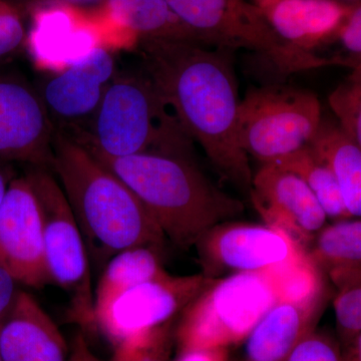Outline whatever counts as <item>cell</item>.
Wrapping results in <instances>:
<instances>
[{
    "label": "cell",
    "mask_w": 361,
    "mask_h": 361,
    "mask_svg": "<svg viewBox=\"0 0 361 361\" xmlns=\"http://www.w3.org/2000/svg\"><path fill=\"white\" fill-rule=\"evenodd\" d=\"M336 1L341 2V0H336ZM341 1H348V2H355V4H357V0H341Z\"/></svg>",
    "instance_id": "cell-35"
},
{
    "label": "cell",
    "mask_w": 361,
    "mask_h": 361,
    "mask_svg": "<svg viewBox=\"0 0 361 361\" xmlns=\"http://www.w3.org/2000/svg\"><path fill=\"white\" fill-rule=\"evenodd\" d=\"M118 71L113 52L97 45L40 82L37 89L54 132L68 135L87 133Z\"/></svg>",
    "instance_id": "cell-10"
},
{
    "label": "cell",
    "mask_w": 361,
    "mask_h": 361,
    "mask_svg": "<svg viewBox=\"0 0 361 361\" xmlns=\"http://www.w3.org/2000/svg\"><path fill=\"white\" fill-rule=\"evenodd\" d=\"M282 293L273 267L213 279L180 313L178 353L243 343Z\"/></svg>",
    "instance_id": "cell-5"
},
{
    "label": "cell",
    "mask_w": 361,
    "mask_h": 361,
    "mask_svg": "<svg viewBox=\"0 0 361 361\" xmlns=\"http://www.w3.org/2000/svg\"><path fill=\"white\" fill-rule=\"evenodd\" d=\"M271 164L298 176L314 195L327 219L336 222L353 218L344 204L336 177L310 145Z\"/></svg>",
    "instance_id": "cell-22"
},
{
    "label": "cell",
    "mask_w": 361,
    "mask_h": 361,
    "mask_svg": "<svg viewBox=\"0 0 361 361\" xmlns=\"http://www.w3.org/2000/svg\"><path fill=\"white\" fill-rule=\"evenodd\" d=\"M329 104L342 129L361 144L360 68L332 92Z\"/></svg>",
    "instance_id": "cell-25"
},
{
    "label": "cell",
    "mask_w": 361,
    "mask_h": 361,
    "mask_svg": "<svg viewBox=\"0 0 361 361\" xmlns=\"http://www.w3.org/2000/svg\"><path fill=\"white\" fill-rule=\"evenodd\" d=\"M212 280L202 273L177 276L164 271L116 297L94 316V329L115 345L135 332L167 324Z\"/></svg>",
    "instance_id": "cell-9"
},
{
    "label": "cell",
    "mask_w": 361,
    "mask_h": 361,
    "mask_svg": "<svg viewBox=\"0 0 361 361\" xmlns=\"http://www.w3.org/2000/svg\"><path fill=\"white\" fill-rule=\"evenodd\" d=\"M52 152L51 170L97 267L104 268L116 254L134 247L163 248L165 236L142 202L84 146L54 132Z\"/></svg>",
    "instance_id": "cell-2"
},
{
    "label": "cell",
    "mask_w": 361,
    "mask_h": 361,
    "mask_svg": "<svg viewBox=\"0 0 361 361\" xmlns=\"http://www.w3.org/2000/svg\"><path fill=\"white\" fill-rule=\"evenodd\" d=\"M172 323L125 337L114 345L111 361H170L174 341Z\"/></svg>",
    "instance_id": "cell-23"
},
{
    "label": "cell",
    "mask_w": 361,
    "mask_h": 361,
    "mask_svg": "<svg viewBox=\"0 0 361 361\" xmlns=\"http://www.w3.org/2000/svg\"><path fill=\"white\" fill-rule=\"evenodd\" d=\"M327 290L302 300L275 303L247 336L242 361H285L304 336L315 329Z\"/></svg>",
    "instance_id": "cell-17"
},
{
    "label": "cell",
    "mask_w": 361,
    "mask_h": 361,
    "mask_svg": "<svg viewBox=\"0 0 361 361\" xmlns=\"http://www.w3.org/2000/svg\"><path fill=\"white\" fill-rule=\"evenodd\" d=\"M68 361H103L92 350L87 339L78 334L71 341Z\"/></svg>",
    "instance_id": "cell-31"
},
{
    "label": "cell",
    "mask_w": 361,
    "mask_h": 361,
    "mask_svg": "<svg viewBox=\"0 0 361 361\" xmlns=\"http://www.w3.org/2000/svg\"><path fill=\"white\" fill-rule=\"evenodd\" d=\"M308 145L330 169L353 218L361 216V144L329 118L319 126Z\"/></svg>",
    "instance_id": "cell-19"
},
{
    "label": "cell",
    "mask_w": 361,
    "mask_h": 361,
    "mask_svg": "<svg viewBox=\"0 0 361 361\" xmlns=\"http://www.w3.org/2000/svg\"><path fill=\"white\" fill-rule=\"evenodd\" d=\"M16 284L11 275L0 267V324L11 310L18 294Z\"/></svg>",
    "instance_id": "cell-29"
},
{
    "label": "cell",
    "mask_w": 361,
    "mask_h": 361,
    "mask_svg": "<svg viewBox=\"0 0 361 361\" xmlns=\"http://www.w3.org/2000/svg\"><path fill=\"white\" fill-rule=\"evenodd\" d=\"M250 193L266 224L288 235L305 250L326 225V215L307 185L276 165H262L253 176Z\"/></svg>",
    "instance_id": "cell-14"
},
{
    "label": "cell",
    "mask_w": 361,
    "mask_h": 361,
    "mask_svg": "<svg viewBox=\"0 0 361 361\" xmlns=\"http://www.w3.org/2000/svg\"><path fill=\"white\" fill-rule=\"evenodd\" d=\"M334 306L343 349L361 338V276L337 286Z\"/></svg>",
    "instance_id": "cell-24"
},
{
    "label": "cell",
    "mask_w": 361,
    "mask_h": 361,
    "mask_svg": "<svg viewBox=\"0 0 361 361\" xmlns=\"http://www.w3.org/2000/svg\"><path fill=\"white\" fill-rule=\"evenodd\" d=\"M70 137L85 149L110 157H188L193 142L142 71H118L87 132Z\"/></svg>",
    "instance_id": "cell-4"
},
{
    "label": "cell",
    "mask_w": 361,
    "mask_h": 361,
    "mask_svg": "<svg viewBox=\"0 0 361 361\" xmlns=\"http://www.w3.org/2000/svg\"><path fill=\"white\" fill-rule=\"evenodd\" d=\"M27 40L23 11L13 0H0V66L20 54Z\"/></svg>",
    "instance_id": "cell-26"
},
{
    "label": "cell",
    "mask_w": 361,
    "mask_h": 361,
    "mask_svg": "<svg viewBox=\"0 0 361 361\" xmlns=\"http://www.w3.org/2000/svg\"><path fill=\"white\" fill-rule=\"evenodd\" d=\"M25 177L39 203L51 283L68 294L71 320L94 329V289L89 253L68 199L49 168L32 167Z\"/></svg>",
    "instance_id": "cell-7"
},
{
    "label": "cell",
    "mask_w": 361,
    "mask_h": 361,
    "mask_svg": "<svg viewBox=\"0 0 361 361\" xmlns=\"http://www.w3.org/2000/svg\"><path fill=\"white\" fill-rule=\"evenodd\" d=\"M0 267L16 283L35 289L51 283L39 203L25 175L11 179L0 207Z\"/></svg>",
    "instance_id": "cell-13"
},
{
    "label": "cell",
    "mask_w": 361,
    "mask_h": 361,
    "mask_svg": "<svg viewBox=\"0 0 361 361\" xmlns=\"http://www.w3.org/2000/svg\"><path fill=\"white\" fill-rule=\"evenodd\" d=\"M174 361H229V349L206 348L178 353Z\"/></svg>",
    "instance_id": "cell-30"
},
{
    "label": "cell",
    "mask_w": 361,
    "mask_h": 361,
    "mask_svg": "<svg viewBox=\"0 0 361 361\" xmlns=\"http://www.w3.org/2000/svg\"><path fill=\"white\" fill-rule=\"evenodd\" d=\"M285 361H342L341 346L314 329L296 344Z\"/></svg>",
    "instance_id": "cell-27"
},
{
    "label": "cell",
    "mask_w": 361,
    "mask_h": 361,
    "mask_svg": "<svg viewBox=\"0 0 361 361\" xmlns=\"http://www.w3.org/2000/svg\"><path fill=\"white\" fill-rule=\"evenodd\" d=\"M253 4L280 39L308 54L336 35L353 8L336 0H254Z\"/></svg>",
    "instance_id": "cell-16"
},
{
    "label": "cell",
    "mask_w": 361,
    "mask_h": 361,
    "mask_svg": "<svg viewBox=\"0 0 361 361\" xmlns=\"http://www.w3.org/2000/svg\"><path fill=\"white\" fill-rule=\"evenodd\" d=\"M103 16L137 42L157 39L208 45L173 13L165 0H104Z\"/></svg>",
    "instance_id": "cell-18"
},
{
    "label": "cell",
    "mask_w": 361,
    "mask_h": 361,
    "mask_svg": "<svg viewBox=\"0 0 361 361\" xmlns=\"http://www.w3.org/2000/svg\"><path fill=\"white\" fill-rule=\"evenodd\" d=\"M319 99L307 90L283 85L251 89L240 102V147L262 163H274L308 145L322 120Z\"/></svg>",
    "instance_id": "cell-8"
},
{
    "label": "cell",
    "mask_w": 361,
    "mask_h": 361,
    "mask_svg": "<svg viewBox=\"0 0 361 361\" xmlns=\"http://www.w3.org/2000/svg\"><path fill=\"white\" fill-rule=\"evenodd\" d=\"M173 13L210 47L246 49L280 73L320 68L329 59L300 51L280 39L257 6L247 0H165Z\"/></svg>",
    "instance_id": "cell-6"
},
{
    "label": "cell",
    "mask_w": 361,
    "mask_h": 361,
    "mask_svg": "<svg viewBox=\"0 0 361 361\" xmlns=\"http://www.w3.org/2000/svg\"><path fill=\"white\" fill-rule=\"evenodd\" d=\"M6 66H0V161L51 170L54 129L39 90Z\"/></svg>",
    "instance_id": "cell-11"
},
{
    "label": "cell",
    "mask_w": 361,
    "mask_h": 361,
    "mask_svg": "<svg viewBox=\"0 0 361 361\" xmlns=\"http://www.w3.org/2000/svg\"><path fill=\"white\" fill-rule=\"evenodd\" d=\"M341 350L342 361H361V338Z\"/></svg>",
    "instance_id": "cell-32"
},
{
    "label": "cell",
    "mask_w": 361,
    "mask_h": 361,
    "mask_svg": "<svg viewBox=\"0 0 361 361\" xmlns=\"http://www.w3.org/2000/svg\"><path fill=\"white\" fill-rule=\"evenodd\" d=\"M161 247L137 246L116 254L108 261L94 294V316L103 312L116 297L128 289L160 275Z\"/></svg>",
    "instance_id": "cell-21"
},
{
    "label": "cell",
    "mask_w": 361,
    "mask_h": 361,
    "mask_svg": "<svg viewBox=\"0 0 361 361\" xmlns=\"http://www.w3.org/2000/svg\"><path fill=\"white\" fill-rule=\"evenodd\" d=\"M319 271H324L339 286L361 276L360 218L325 225L306 249Z\"/></svg>",
    "instance_id": "cell-20"
},
{
    "label": "cell",
    "mask_w": 361,
    "mask_h": 361,
    "mask_svg": "<svg viewBox=\"0 0 361 361\" xmlns=\"http://www.w3.org/2000/svg\"><path fill=\"white\" fill-rule=\"evenodd\" d=\"M337 35L341 39L344 49L360 59L361 54V7L355 4L348 18L343 21Z\"/></svg>",
    "instance_id": "cell-28"
},
{
    "label": "cell",
    "mask_w": 361,
    "mask_h": 361,
    "mask_svg": "<svg viewBox=\"0 0 361 361\" xmlns=\"http://www.w3.org/2000/svg\"><path fill=\"white\" fill-rule=\"evenodd\" d=\"M11 179H13V177L9 174L8 171L0 163V207L2 205L4 196H6L7 187H8L9 182H11Z\"/></svg>",
    "instance_id": "cell-33"
},
{
    "label": "cell",
    "mask_w": 361,
    "mask_h": 361,
    "mask_svg": "<svg viewBox=\"0 0 361 361\" xmlns=\"http://www.w3.org/2000/svg\"><path fill=\"white\" fill-rule=\"evenodd\" d=\"M70 346L32 294L18 290L0 324V360L68 361Z\"/></svg>",
    "instance_id": "cell-15"
},
{
    "label": "cell",
    "mask_w": 361,
    "mask_h": 361,
    "mask_svg": "<svg viewBox=\"0 0 361 361\" xmlns=\"http://www.w3.org/2000/svg\"><path fill=\"white\" fill-rule=\"evenodd\" d=\"M142 71L183 129L226 179L250 191L248 155L237 135L239 97L233 49L157 39L137 42Z\"/></svg>",
    "instance_id": "cell-1"
},
{
    "label": "cell",
    "mask_w": 361,
    "mask_h": 361,
    "mask_svg": "<svg viewBox=\"0 0 361 361\" xmlns=\"http://www.w3.org/2000/svg\"><path fill=\"white\" fill-rule=\"evenodd\" d=\"M298 245L285 233L251 223L227 221L197 242L202 274L210 279L268 269L286 260Z\"/></svg>",
    "instance_id": "cell-12"
},
{
    "label": "cell",
    "mask_w": 361,
    "mask_h": 361,
    "mask_svg": "<svg viewBox=\"0 0 361 361\" xmlns=\"http://www.w3.org/2000/svg\"><path fill=\"white\" fill-rule=\"evenodd\" d=\"M87 151L132 190L165 238L180 248L194 247L211 228L243 213V204L214 186L188 157Z\"/></svg>",
    "instance_id": "cell-3"
},
{
    "label": "cell",
    "mask_w": 361,
    "mask_h": 361,
    "mask_svg": "<svg viewBox=\"0 0 361 361\" xmlns=\"http://www.w3.org/2000/svg\"><path fill=\"white\" fill-rule=\"evenodd\" d=\"M65 4H70L73 6H94V4H102L104 0H58Z\"/></svg>",
    "instance_id": "cell-34"
},
{
    "label": "cell",
    "mask_w": 361,
    "mask_h": 361,
    "mask_svg": "<svg viewBox=\"0 0 361 361\" xmlns=\"http://www.w3.org/2000/svg\"><path fill=\"white\" fill-rule=\"evenodd\" d=\"M0 361H1V360H0Z\"/></svg>",
    "instance_id": "cell-37"
},
{
    "label": "cell",
    "mask_w": 361,
    "mask_h": 361,
    "mask_svg": "<svg viewBox=\"0 0 361 361\" xmlns=\"http://www.w3.org/2000/svg\"><path fill=\"white\" fill-rule=\"evenodd\" d=\"M30 1H35V0H30Z\"/></svg>",
    "instance_id": "cell-36"
}]
</instances>
